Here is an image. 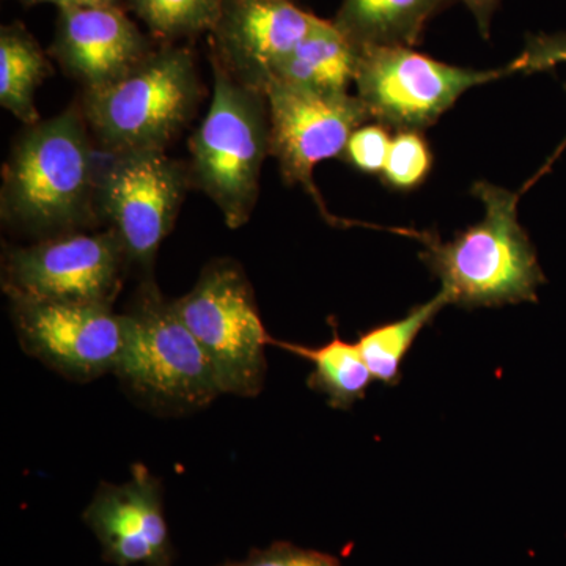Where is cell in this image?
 <instances>
[{"mask_svg": "<svg viewBox=\"0 0 566 566\" xmlns=\"http://www.w3.org/2000/svg\"><path fill=\"white\" fill-rule=\"evenodd\" d=\"M98 175L82 111L71 107L29 126L3 166V222L50 238L77 232L95 219Z\"/></svg>", "mask_w": 566, "mask_h": 566, "instance_id": "cell-1", "label": "cell"}, {"mask_svg": "<svg viewBox=\"0 0 566 566\" xmlns=\"http://www.w3.org/2000/svg\"><path fill=\"white\" fill-rule=\"evenodd\" d=\"M472 192L485 216L453 240L423 237V263L441 281L449 304L465 308L535 303L546 282L534 244L517 219L520 193L488 181Z\"/></svg>", "mask_w": 566, "mask_h": 566, "instance_id": "cell-2", "label": "cell"}, {"mask_svg": "<svg viewBox=\"0 0 566 566\" xmlns=\"http://www.w3.org/2000/svg\"><path fill=\"white\" fill-rule=\"evenodd\" d=\"M202 99L196 57L188 48L153 50L128 74L85 91L82 115L107 155L166 151Z\"/></svg>", "mask_w": 566, "mask_h": 566, "instance_id": "cell-3", "label": "cell"}, {"mask_svg": "<svg viewBox=\"0 0 566 566\" xmlns=\"http://www.w3.org/2000/svg\"><path fill=\"white\" fill-rule=\"evenodd\" d=\"M210 109L189 140L191 182L214 202L230 229L251 219L264 159L271 155L268 99L211 57Z\"/></svg>", "mask_w": 566, "mask_h": 566, "instance_id": "cell-4", "label": "cell"}, {"mask_svg": "<svg viewBox=\"0 0 566 566\" xmlns=\"http://www.w3.org/2000/svg\"><path fill=\"white\" fill-rule=\"evenodd\" d=\"M182 323L210 360L221 394L255 397L266 375V334L243 268L218 260L205 268L193 289L172 301Z\"/></svg>", "mask_w": 566, "mask_h": 566, "instance_id": "cell-5", "label": "cell"}, {"mask_svg": "<svg viewBox=\"0 0 566 566\" xmlns=\"http://www.w3.org/2000/svg\"><path fill=\"white\" fill-rule=\"evenodd\" d=\"M125 318V352L115 374L137 394L175 409L200 408L221 394L202 346L155 283L140 286Z\"/></svg>", "mask_w": 566, "mask_h": 566, "instance_id": "cell-6", "label": "cell"}, {"mask_svg": "<svg viewBox=\"0 0 566 566\" xmlns=\"http://www.w3.org/2000/svg\"><path fill=\"white\" fill-rule=\"evenodd\" d=\"M509 74L510 66L461 69L408 46H371L360 50L354 84L376 122L397 132H423L463 93Z\"/></svg>", "mask_w": 566, "mask_h": 566, "instance_id": "cell-7", "label": "cell"}, {"mask_svg": "<svg viewBox=\"0 0 566 566\" xmlns=\"http://www.w3.org/2000/svg\"><path fill=\"white\" fill-rule=\"evenodd\" d=\"M128 266L125 249L112 229L59 234L11 249L3 262L2 286L11 303L112 305Z\"/></svg>", "mask_w": 566, "mask_h": 566, "instance_id": "cell-8", "label": "cell"}, {"mask_svg": "<svg viewBox=\"0 0 566 566\" xmlns=\"http://www.w3.org/2000/svg\"><path fill=\"white\" fill-rule=\"evenodd\" d=\"M191 185L189 166L166 151L109 155L99 166L96 205L117 233L129 266H151Z\"/></svg>", "mask_w": 566, "mask_h": 566, "instance_id": "cell-9", "label": "cell"}, {"mask_svg": "<svg viewBox=\"0 0 566 566\" xmlns=\"http://www.w3.org/2000/svg\"><path fill=\"white\" fill-rule=\"evenodd\" d=\"M264 95L271 155L277 159L282 177L290 185L303 186L327 221L335 222L316 189L314 170L327 159H342L353 133L371 120L367 107L348 92H314L281 81L268 82Z\"/></svg>", "mask_w": 566, "mask_h": 566, "instance_id": "cell-10", "label": "cell"}, {"mask_svg": "<svg viewBox=\"0 0 566 566\" xmlns=\"http://www.w3.org/2000/svg\"><path fill=\"white\" fill-rule=\"evenodd\" d=\"M13 315L24 348L71 379L115 374L120 364L126 318L112 305L14 301Z\"/></svg>", "mask_w": 566, "mask_h": 566, "instance_id": "cell-11", "label": "cell"}, {"mask_svg": "<svg viewBox=\"0 0 566 566\" xmlns=\"http://www.w3.org/2000/svg\"><path fill=\"white\" fill-rule=\"evenodd\" d=\"M323 22L293 0H222L211 57L234 80L264 93L275 69Z\"/></svg>", "mask_w": 566, "mask_h": 566, "instance_id": "cell-12", "label": "cell"}, {"mask_svg": "<svg viewBox=\"0 0 566 566\" xmlns=\"http://www.w3.org/2000/svg\"><path fill=\"white\" fill-rule=\"evenodd\" d=\"M161 483L145 465H134L120 485L103 483L82 520L115 566H170L172 542L164 515Z\"/></svg>", "mask_w": 566, "mask_h": 566, "instance_id": "cell-13", "label": "cell"}, {"mask_svg": "<svg viewBox=\"0 0 566 566\" xmlns=\"http://www.w3.org/2000/svg\"><path fill=\"white\" fill-rule=\"evenodd\" d=\"M122 7L59 10L51 55L85 91L122 80L151 52Z\"/></svg>", "mask_w": 566, "mask_h": 566, "instance_id": "cell-14", "label": "cell"}, {"mask_svg": "<svg viewBox=\"0 0 566 566\" xmlns=\"http://www.w3.org/2000/svg\"><path fill=\"white\" fill-rule=\"evenodd\" d=\"M359 55L360 48L338 31L333 21L324 20L275 69L270 81L314 92L345 93L356 80Z\"/></svg>", "mask_w": 566, "mask_h": 566, "instance_id": "cell-15", "label": "cell"}, {"mask_svg": "<svg viewBox=\"0 0 566 566\" xmlns=\"http://www.w3.org/2000/svg\"><path fill=\"white\" fill-rule=\"evenodd\" d=\"M444 0H344L333 21L356 46L417 44Z\"/></svg>", "mask_w": 566, "mask_h": 566, "instance_id": "cell-16", "label": "cell"}, {"mask_svg": "<svg viewBox=\"0 0 566 566\" xmlns=\"http://www.w3.org/2000/svg\"><path fill=\"white\" fill-rule=\"evenodd\" d=\"M52 74L39 41L21 24L0 29V104L24 125L40 122L36 91Z\"/></svg>", "mask_w": 566, "mask_h": 566, "instance_id": "cell-17", "label": "cell"}, {"mask_svg": "<svg viewBox=\"0 0 566 566\" xmlns=\"http://www.w3.org/2000/svg\"><path fill=\"white\" fill-rule=\"evenodd\" d=\"M333 333V340L318 348L275 340L273 344L311 360L315 370L308 376V387L326 395L334 408L348 409L357 400H363L368 386L375 379L370 368L365 364L359 346L342 340L337 329Z\"/></svg>", "mask_w": 566, "mask_h": 566, "instance_id": "cell-18", "label": "cell"}, {"mask_svg": "<svg viewBox=\"0 0 566 566\" xmlns=\"http://www.w3.org/2000/svg\"><path fill=\"white\" fill-rule=\"evenodd\" d=\"M446 305H450L449 301L444 293L439 292L433 300L412 308L405 318L381 324L359 335L356 344L376 381L389 386L400 382L406 354Z\"/></svg>", "mask_w": 566, "mask_h": 566, "instance_id": "cell-19", "label": "cell"}, {"mask_svg": "<svg viewBox=\"0 0 566 566\" xmlns=\"http://www.w3.org/2000/svg\"><path fill=\"white\" fill-rule=\"evenodd\" d=\"M126 3L153 35L170 43L211 33L222 0H126Z\"/></svg>", "mask_w": 566, "mask_h": 566, "instance_id": "cell-20", "label": "cell"}, {"mask_svg": "<svg viewBox=\"0 0 566 566\" xmlns=\"http://www.w3.org/2000/svg\"><path fill=\"white\" fill-rule=\"evenodd\" d=\"M433 167V153L420 132H397L390 144L382 181L397 191L419 188Z\"/></svg>", "mask_w": 566, "mask_h": 566, "instance_id": "cell-21", "label": "cell"}, {"mask_svg": "<svg viewBox=\"0 0 566 566\" xmlns=\"http://www.w3.org/2000/svg\"><path fill=\"white\" fill-rule=\"evenodd\" d=\"M389 129L381 123H370L360 126L349 137L342 159L354 169L367 175H381L389 155Z\"/></svg>", "mask_w": 566, "mask_h": 566, "instance_id": "cell-22", "label": "cell"}, {"mask_svg": "<svg viewBox=\"0 0 566 566\" xmlns=\"http://www.w3.org/2000/svg\"><path fill=\"white\" fill-rule=\"evenodd\" d=\"M560 63H566V33L528 36L526 48L509 66L512 73L532 74L554 69ZM565 147L566 140L551 161H556Z\"/></svg>", "mask_w": 566, "mask_h": 566, "instance_id": "cell-23", "label": "cell"}, {"mask_svg": "<svg viewBox=\"0 0 566 566\" xmlns=\"http://www.w3.org/2000/svg\"><path fill=\"white\" fill-rule=\"evenodd\" d=\"M226 566H342L337 558L303 549L290 543H274L266 549H255L243 562Z\"/></svg>", "mask_w": 566, "mask_h": 566, "instance_id": "cell-24", "label": "cell"}, {"mask_svg": "<svg viewBox=\"0 0 566 566\" xmlns=\"http://www.w3.org/2000/svg\"><path fill=\"white\" fill-rule=\"evenodd\" d=\"M24 7L43 6V3H51L57 7L59 10L63 9H96V7H122L126 0H14Z\"/></svg>", "mask_w": 566, "mask_h": 566, "instance_id": "cell-25", "label": "cell"}, {"mask_svg": "<svg viewBox=\"0 0 566 566\" xmlns=\"http://www.w3.org/2000/svg\"><path fill=\"white\" fill-rule=\"evenodd\" d=\"M461 2L474 14L476 25H479L482 35L488 36V33H490L491 18H493L499 0H461Z\"/></svg>", "mask_w": 566, "mask_h": 566, "instance_id": "cell-26", "label": "cell"}]
</instances>
